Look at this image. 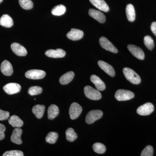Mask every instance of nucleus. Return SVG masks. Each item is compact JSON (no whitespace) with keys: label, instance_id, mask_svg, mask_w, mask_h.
<instances>
[{"label":"nucleus","instance_id":"1","mask_svg":"<svg viewBox=\"0 0 156 156\" xmlns=\"http://www.w3.org/2000/svg\"><path fill=\"white\" fill-rule=\"evenodd\" d=\"M123 72L125 77L130 83L135 85H138L140 83L141 80L139 76L133 70L129 68H124Z\"/></svg>","mask_w":156,"mask_h":156},{"label":"nucleus","instance_id":"2","mask_svg":"<svg viewBox=\"0 0 156 156\" xmlns=\"http://www.w3.org/2000/svg\"><path fill=\"white\" fill-rule=\"evenodd\" d=\"M84 90L86 97L91 100H98L101 98V95L99 91L90 86H86Z\"/></svg>","mask_w":156,"mask_h":156},{"label":"nucleus","instance_id":"3","mask_svg":"<svg viewBox=\"0 0 156 156\" xmlns=\"http://www.w3.org/2000/svg\"><path fill=\"white\" fill-rule=\"evenodd\" d=\"M115 96L117 100L123 101L130 100L134 98V94L129 90L119 89L115 92Z\"/></svg>","mask_w":156,"mask_h":156},{"label":"nucleus","instance_id":"4","mask_svg":"<svg viewBox=\"0 0 156 156\" xmlns=\"http://www.w3.org/2000/svg\"><path fill=\"white\" fill-rule=\"evenodd\" d=\"M103 115V112L99 110H94L89 112L86 117V122L88 124H92L99 119Z\"/></svg>","mask_w":156,"mask_h":156},{"label":"nucleus","instance_id":"5","mask_svg":"<svg viewBox=\"0 0 156 156\" xmlns=\"http://www.w3.org/2000/svg\"><path fill=\"white\" fill-rule=\"evenodd\" d=\"M45 76L46 73L41 70H30L25 73L26 77L32 80H40L44 77Z\"/></svg>","mask_w":156,"mask_h":156},{"label":"nucleus","instance_id":"6","mask_svg":"<svg viewBox=\"0 0 156 156\" xmlns=\"http://www.w3.org/2000/svg\"><path fill=\"white\" fill-rule=\"evenodd\" d=\"M154 111L152 104L148 102L141 105L137 109L136 112L140 115L147 116L150 115Z\"/></svg>","mask_w":156,"mask_h":156},{"label":"nucleus","instance_id":"7","mask_svg":"<svg viewBox=\"0 0 156 156\" xmlns=\"http://www.w3.org/2000/svg\"><path fill=\"white\" fill-rule=\"evenodd\" d=\"M83 109L79 104L74 102L70 107L69 115L71 119L74 120L80 116L82 113Z\"/></svg>","mask_w":156,"mask_h":156},{"label":"nucleus","instance_id":"8","mask_svg":"<svg viewBox=\"0 0 156 156\" xmlns=\"http://www.w3.org/2000/svg\"><path fill=\"white\" fill-rule=\"evenodd\" d=\"M99 44L103 49L112 53H117L118 50L105 37H102L99 39Z\"/></svg>","mask_w":156,"mask_h":156},{"label":"nucleus","instance_id":"9","mask_svg":"<svg viewBox=\"0 0 156 156\" xmlns=\"http://www.w3.org/2000/svg\"><path fill=\"white\" fill-rule=\"evenodd\" d=\"M4 91L9 95H14L20 92L21 86L17 83H9L3 87Z\"/></svg>","mask_w":156,"mask_h":156},{"label":"nucleus","instance_id":"10","mask_svg":"<svg viewBox=\"0 0 156 156\" xmlns=\"http://www.w3.org/2000/svg\"><path fill=\"white\" fill-rule=\"evenodd\" d=\"M128 48L131 54L136 58L140 60L144 59L145 55L144 52L141 48L134 45H128Z\"/></svg>","mask_w":156,"mask_h":156},{"label":"nucleus","instance_id":"11","mask_svg":"<svg viewBox=\"0 0 156 156\" xmlns=\"http://www.w3.org/2000/svg\"><path fill=\"white\" fill-rule=\"evenodd\" d=\"M84 33L83 31L72 28L66 34L68 38L72 41H76L80 40L83 37Z\"/></svg>","mask_w":156,"mask_h":156},{"label":"nucleus","instance_id":"12","mask_svg":"<svg viewBox=\"0 0 156 156\" xmlns=\"http://www.w3.org/2000/svg\"><path fill=\"white\" fill-rule=\"evenodd\" d=\"M11 49L17 56H26L27 54V51L25 48L18 43H13L11 45Z\"/></svg>","mask_w":156,"mask_h":156},{"label":"nucleus","instance_id":"13","mask_svg":"<svg viewBox=\"0 0 156 156\" xmlns=\"http://www.w3.org/2000/svg\"><path fill=\"white\" fill-rule=\"evenodd\" d=\"M1 72L4 75L11 76L13 73V66L9 61L4 60L1 66Z\"/></svg>","mask_w":156,"mask_h":156},{"label":"nucleus","instance_id":"14","mask_svg":"<svg viewBox=\"0 0 156 156\" xmlns=\"http://www.w3.org/2000/svg\"><path fill=\"white\" fill-rule=\"evenodd\" d=\"M98 63L100 68L103 70L104 71L108 74V75L111 77L115 76V70L111 65L101 60L98 61Z\"/></svg>","mask_w":156,"mask_h":156},{"label":"nucleus","instance_id":"15","mask_svg":"<svg viewBox=\"0 0 156 156\" xmlns=\"http://www.w3.org/2000/svg\"><path fill=\"white\" fill-rule=\"evenodd\" d=\"M65 51L62 49H58L56 50H49L45 52V55L51 58H62L66 55Z\"/></svg>","mask_w":156,"mask_h":156},{"label":"nucleus","instance_id":"16","mask_svg":"<svg viewBox=\"0 0 156 156\" xmlns=\"http://www.w3.org/2000/svg\"><path fill=\"white\" fill-rule=\"evenodd\" d=\"M89 16L93 17L100 23H104L105 21V17L104 14L99 11L95 9H90L89 10Z\"/></svg>","mask_w":156,"mask_h":156},{"label":"nucleus","instance_id":"17","mask_svg":"<svg viewBox=\"0 0 156 156\" xmlns=\"http://www.w3.org/2000/svg\"><path fill=\"white\" fill-rule=\"evenodd\" d=\"M22 134V130L20 128H16L13 130L11 136V141L14 144H20L22 143L21 136Z\"/></svg>","mask_w":156,"mask_h":156},{"label":"nucleus","instance_id":"18","mask_svg":"<svg viewBox=\"0 0 156 156\" xmlns=\"http://www.w3.org/2000/svg\"><path fill=\"white\" fill-rule=\"evenodd\" d=\"M93 5L98 9L104 12H108L109 8L104 0H89Z\"/></svg>","mask_w":156,"mask_h":156},{"label":"nucleus","instance_id":"19","mask_svg":"<svg viewBox=\"0 0 156 156\" xmlns=\"http://www.w3.org/2000/svg\"><path fill=\"white\" fill-rule=\"evenodd\" d=\"M91 82L95 85V87L98 91H102L105 89L104 83L97 76L93 75L90 77Z\"/></svg>","mask_w":156,"mask_h":156},{"label":"nucleus","instance_id":"20","mask_svg":"<svg viewBox=\"0 0 156 156\" xmlns=\"http://www.w3.org/2000/svg\"><path fill=\"white\" fill-rule=\"evenodd\" d=\"M14 24L13 20L8 14H4L0 18V25L6 28H10Z\"/></svg>","mask_w":156,"mask_h":156},{"label":"nucleus","instance_id":"21","mask_svg":"<svg viewBox=\"0 0 156 156\" xmlns=\"http://www.w3.org/2000/svg\"><path fill=\"white\" fill-rule=\"evenodd\" d=\"M74 76V72L72 71L69 72L61 76L59 79V82L62 85H66L73 80Z\"/></svg>","mask_w":156,"mask_h":156},{"label":"nucleus","instance_id":"22","mask_svg":"<svg viewBox=\"0 0 156 156\" xmlns=\"http://www.w3.org/2000/svg\"><path fill=\"white\" fill-rule=\"evenodd\" d=\"M9 124L14 128H20L23 126V122L19 117L14 115L11 116L9 120Z\"/></svg>","mask_w":156,"mask_h":156},{"label":"nucleus","instance_id":"23","mask_svg":"<svg viewBox=\"0 0 156 156\" xmlns=\"http://www.w3.org/2000/svg\"><path fill=\"white\" fill-rule=\"evenodd\" d=\"M126 14L127 19L129 21L133 22L135 19V12L134 6L131 4H128L126 6Z\"/></svg>","mask_w":156,"mask_h":156},{"label":"nucleus","instance_id":"24","mask_svg":"<svg viewBox=\"0 0 156 156\" xmlns=\"http://www.w3.org/2000/svg\"><path fill=\"white\" fill-rule=\"evenodd\" d=\"M59 109L55 105H51L48 109V118L49 119L53 120L58 115Z\"/></svg>","mask_w":156,"mask_h":156},{"label":"nucleus","instance_id":"25","mask_svg":"<svg viewBox=\"0 0 156 156\" xmlns=\"http://www.w3.org/2000/svg\"><path fill=\"white\" fill-rule=\"evenodd\" d=\"M45 110V107L44 105H35L32 108V112L34 114L37 119H41L44 115Z\"/></svg>","mask_w":156,"mask_h":156},{"label":"nucleus","instance_id":"26","mask_svg":"<svg viewBox=\"0 0 156 156\" xmlns=\"http://www.w3.org/2000/svg\"><path fill=\"white\" fill-rule=\"evenodd\" d=\"M66 11V8L63 5H60L55 6L52 9L51 13L55 16H60L65 14Z\"/></svg>","mask_w":156,"mask_h":156},{"label":"nucleus","instance_id":"27","mask_svg":"<svg viewBox=\"0 0 156 156\" xmlns=\"http://www.w3.org/2000/svg\"><path fill=\"white\" fill-rule=\"evenodd\" d=\"M66 138L68 141L73 142L77 138L78 136L76 133L72 128H69L66 131Z\"/></svg>","mask_w":156,"mask_h":156},{"label":"nucleus","instance_id":"28","mask_svg":"<svg viewBox=\"0 0 156 156\" xmlns=\"http://www.w3.org/2000/svg\"><path fill=\"white\" fill-rule=\"evenodd\" d=\"M58 134L55 132H51L48 133L46 137V141L50 144H54L58 139Z\"/></svg>","mask_w":156,"mask_h":156},{"label":"nucleus","instance_id":"29","mask_svg":"<svg viewBox=\"0 0 156 156\" xmlns=\"http://www.w3.org/2000/svg\"><path fill=\"white\" fill-rule=\"evenodd\" d=\"M93 151L96 153L102 154L106 151V147L102 144L100 143H95L92 146Z\"/></svg>","mask_w":156,"mask_h":156},{"label":"nucleus","instance_id":"30","mask_svg":"<svg viewBox=\"0 0 156 156\" xmlns=\"http://www.w3.org/2000/svg\"><path fill=\"white\" fill-rule=\"evenodd\" d=\"M19 2L21 8L25 10H30L33 7V3L31 0H19Z\"/></svg>","mask_w":156,"mask_h":156},{"label":"nucleus","instance_id":"31","mask_svg":"<svg viewBox=\"0 0 156 156\" xmlns=\"http://www.w3.org/2000/svg\"><path fill=\"white\" fill-rule=\"evenodd\" d=\"M43 91L41 87L35 86V87H31L29 89L28 93L31 95H35L41 94Z\"/></svg>","mask_w":156,"mask_h":156},{"label":"nucleus","instance_id":"32","mask_svg":"<svg viewBox=\"0 0 156 156\" xmlns=\"http://www.w3.org/2000/svg\"><path fill=\"white\" fill-rule=\"evenodd\" d=\"M144 43L146 47L150 50H152L154 48V42L151 37L146 36L144 38Z\"/></svg>","mask_w":156,"mask_h":156},{"label":"nucleus","instance_id":"33","mask_svg":"<svg viewBox=\"0 0 156 156\" xmlns=\"http://www.w3.org/2000/svg\"><path fill=\"white\" fill-rule=\"evenodd\" d=\"M154 149L152 147L151 145H148L142 151L140 155L141 156H153Z\"/></svg>","mask_w":156,"mask_h":156},{"label":"nucleus","instance_id":"34","mask_svg":"<svg viewBox=\"0 0 156 156\" xmlns=\"http://www.w3.org/2000/svg\"><path fill=\"white\" fill-rule=\"evenodd\" d=\"M23 153L21 151L18 150L10 151H6L3 154V156H23Z\"/></svg>","mask_w":156,"mask_h":156},{"label":"nucleus","instance_id":"35","mask_svg":"<svg viewBox=\"0 0 156 156\" xmlns=\"http://www.w3.org/2000/svg\"><path fill=\"white\" fill-rule=\"evenodd\" d=\"M10 117L9 112L0 109V121L7 120Z\"/></svg>","mask_w":156,"mask_h":156},{"label":"nucleus","instance_id":"36","mask_svg":"<svg viewBox=\"0 0 156 156\" xmlns=\"http://www.w3.org/2000/svg\"><path fill=\"white\" fill-rule=\"evenodd\" d=\"M6 128L2 124H0V140H2L5 137V132Z\"/></svg>","mask_w":156,"mask_h":156},{"label":"nucleus","instance_id":"37","mask_svg":"<svg viewBox=\"0 0 156 156\" xmlns=\"http://www.w3.org/2000/svg\"><path fill=\"white\" fill-rule=\"evenodd\" d=\"M151 30L156 36V22H153L151 26Z\"/></svg>","mask_w":156,"mask_h":156},{"label":"nucleus","instance_id":"38","mask_svg":"<svg viewBox=\"0 0 156 156\" xmlns=\"http://www.w3.org/2000/svg\"><path fill=\"white\" fill-rule=\"evenodd\" d=\"M3 0H0V4L3 2Z\"/></svg>","mask_w":156,"mask_h":156}]
</instances>
